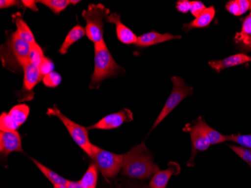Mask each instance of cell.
<instances>
[{
  "label": "cell",
  "mask_w": 251,
  "mask_h": 188,
  "mask_svg": "<svg viewBox=\"0 0 251 188\" xmlns=\"http://www.w3.org/2000/svg\"><path fill=\"white\" fill-rule=\"evenodd\" d=\"M216 10L214 6H210L206 8V9L203 11L200 16L196 18L188 24H185L183 26L184 30H191L193 29H200V28H205L211 25L215 16Z\"/></svg>",
  "instance_id": "cell-17"
},
{
  "label": "cell",
  "mask_w": 251,
  "mask_h": 188,
  "mask_svg": "<svg viewBox=\"0 0 251 188\" xmlns=\"http://www.w3.org/2000/svg\"><path fill=\"white\" fill-rule=\"evenodd\" d=\"M53 188H68L66 185H53Z\"/></svg>",
  "instance_id": "cell-38"
},
{
  "label": "cell",
  "mask_w": 251,
  "mask_h": 188,
  "mask_svg": "<svg viewBox=\"0 0 251 188\" xmlns=\"http://www.w3.org/2000/svg\"><path fill=\"white\" fill-rule=\"evenodd\" d=\"M98 168L95 163H91L79 181L82 188H97L98 181Z\"/></svg>",
  "instance_id": "cell-22"
},
{
  "label": "cell",
  "mask_w": 251,
  "mask_h": 188,
  "mask_svg": "<svg viewBox=\"0 0 251 188\" xmlns=\"http://www.w3.org/2000/svg\"><path fill=\"white\" fill-rule=\"evenodd\" d=\"M68 188H82L79 182H69L67 185Z\"/></svg>",
  "instance_id": "cell-37"
},
{
  "label": "cell",
  "mask_w": 251,
  "mask_h": 188,
  "mask_svg": "<svg viewBox=\"0 0 251 188\" xmlns=\"http://www.w3.org/2000/svg\"><path fill=\"white\" fill-rule=\"evenodd\" d=\"M133 121V114L128 108H124L118 112L113 113L101 118L94 125L87 127L88 130H114L121 127L124 123Z\"/></svg>",
  "instance_id": "cell-9"
},
{
  "label": "cell",
  "mask_w": 251,
  "mask_h": 188,
  "mask_svg": "<svg viewBox=\"0 0 251 188\" xmlns=\"http://www.w3.org/2000/svg\"><path fill=\"white\" fill-rule=\"evenodd\" d=\"M181 39L180 36H175L173 34L166 32V33H160L156 31L147 32V33L138 36V40L135 45L140 48H147L157 44L163 43L168 41L175 40V39Z\"/></svg>",
  "instance_id": "cell-14"
},
{
  "label": "cell",
  "mask_w": 251,
  "mask_h": 188,
  "mask_svg": "<svg viewBox=\"0 0 251 188\" xmlns=\"http://www.w3.org/2000/svg\"><path fill=\"white\" fill-rule=\"evenodd\" d=\"M159 171L145 142L132 148L124 155L122 173L130 179L145 180Z\"/></svg>",
  "instance_id": "cell-1"
},
{
  "label": "cell",
  "mask_w": 251,
  "mask_h": 188,
  "mask_svg": "<svg viewBox=\"0 0 251 188\" xmlns=\"http://www.w3.org/2000/svg\"><path fill=\"white\" fill-rule=\"evenodd\" d=\"M8 49L10 54H11L14 60L21 67L29 61L31 45L21 39L17 32L11 34V37L8 40Z\"/></svg>",
  "instance_id": "cell-10"
},
{
  "label": "cell",
  "mask_w": 251,
  "mask_h": 188,
  "mask_svg": "<svg viewBox=\"0 0 251 188\" xmlns=\"http://www.w3.org/2000/svg\"><path fill=\"white\" fill-rule=\"evenodd\" d=\"M13 21L16 25L17 33L19 35L21 39L26 41L30 45L36 43V39H35V36H34L32 30L28 26L27 24L24 21L20 12L13 15Z\"/></svg>",
  "instance_id": "cell-19"
},
{
  "label": "cell",
  "mask_w": 251,
  "mask_h": 188,
  "mask_svg": "<svg viewBox=\"0 0 251 188\" xmlns=\"http://www.w3.org/2000/svg\"><path fill=\"white\" fill-rule=\"evenodd\" d=\"M43 4L45 6L50 8L55 15H60V12L64 11L70 5H76L80 1L74 0H39L37 3Z\"/></svg>",
  "instance_id": "cell-23"
},
{
  "label": "cell",
  "mask_w": 251,
  "mask_h": 188,
  "mask_svg": "<svg viewBox=\"0 0 251 188\" xmlns=\"http://www.w3.org/2000/svg\"><path fill=\"white\" fill-rule=\"evenodd\" d=\"M36 3H37V1H34V0H24V1H21V4L24 6L29 8V9L33 11H37L39 10L38 9Z\"/></svg>",
  "instance_id": "cell-34"
},
{
  "label": "cell",
  "mask_w": 251,
  "mask_h": 188,
  "mask_svg": "<svg viewBox=\"0 0 251 188\" xmlns=\"http://www.w3.org/2000/svg\"><path fill=\"white\" fill-rule=\"evenodd\" d=\"M110 15V11L101 4H90L83 11L86 21L85 32L87 38L95 44L104 40V19Z\"/></svg>",
  "instance_id": "cell-3"
},
{
  "label": "cell",
  "mask_w": 251,
  "mask_h": 188,
  "mask_svg": "<svg viewBox=\"0 0 251 188\" xmlns=\"http://www.w3.org/2000/svg\"><path fill=\"white\" fill-rule=\"evenodd\" d=\"M31 160H32L34 164L37 166L38 169L45 175V177L47 178L53 184V185H66V186H67L68 183H69L70 181L66 180V179L62 177L61 175L53 172L51 169L48 168L47 166H45V165L36 161V159L31 158Z\"/></svg>",
  "instance_id": "cell-21"
},
{
  "label": "cell",
  "mask_w": 251,
  "mask_h": 188,
  "mask_svg": "<svg viewBox=\"0 0 251 188\" xmlns=\"http://www.w3.org/2000/svg\"><path fill=\"white\" fill-rule=\"evenodd\" d=\"M241 44V49L244 52H251V36Z\"/></svg>",
  "instance_id": "cell-36"
},
{
  "label": "cell",
  "mask_w": 251,
  "mask_h": 188,
  "mask_svg": "<svg viewBox=\"0 0 251 188\" xmlns=\"http://www.w3.org/2000/svg\"><path fill=\"white\" fill-rule=\"evenodd\" d=\"M39 70H40L41 74L42 76H47V75L50 74L52 72H53V69H54V63L50 60L49 58L45 56L43 61L41 63L40 66H39Z\"/></svg>",
  "instance_id": "cell-29"
},
{
  "label": "cell",
  "mask_w": 251,
  "mask_h": 188,
  "mask_svg": "<svg viewBox=\"0 0 251 188\" xmlns=\"http://www.w3.org/2000/svg\"><path fill=\"white\" fill-rule=\"evenodd\" d=\"M251 36V12L245 18L242 23V30L235 34V40L237 43H242Z\"/></svg>",
  "instance_id": "cell-24"
},
{
  "label": "cell",
  "mask_w": 251,
  "mask_h": 188,
  "mask_svg": "<svg viewBox=\"0 0 251 188\" xmlns=\"http://www.w3.org/2000/svg\"><path fill=\"white\" fill-rule=\"evenodd\" d=\"M91 159L105 179H115L122 170L124 155H117L93 145Z\"/></svg>",
  "instance_id": "cell-4"
},
{
  "label": "cell",
  "mask_w": 251,
  "mask_h": 188,
  "mask_svg": "<svg viewBox=\"0 0 251 188\" xmlns=\"http://www.w3.org/2000/svg\"><path fill=\"white\" fill-rule=\"evenodd\" d=\"M106 22L115 24L116 25L117 37L118 40L125 45H135L137 43L138 36L129 27L124 25L121 21V15L116 12L110 14L106 19Z\"/></svg>",
  "instance_id": "cell-12"
},
{
  "label": "cell",
  "mask_w": 251,
  "mask_h": 188,
  "mask_svg": "<svg viewBox=\"0 0 251 188\" xmlns=\"http://www.w3.org/2000/svg\"><path fill=\"white\" fill-rule=\"evenodd\" d=\"M226 9L229 11V13L235 15V16H240L241 8L239 0L229 1L226 5Z\"/></svg>",
  "instance_id": "cell-31"
},
{
  "label": "cell",
  "mask_w": 251,
  "mask_h": 188,
  "mask_svg": "<svg viewBox=\"0 0 251 188\" xmlns=\"http://www.w3.org/2000/svg\"><path fill=\"white\" fill-rule=\"evenodd\" d=\"M190 2L188 0H179L176 3V8L180 13H188L190 10Z\"/></svg>",
  "instance_id": "cell-32"
},
{
  "label": "cell",
  "mask_w": 251,
  "mask_h": 188,
  "mask_svg": "<svg viewBox=\"0 0 251 188\" xmlns=\"http://www.w3.org/2000/svg\"><path fill=\"white\" fill-rule=\"evenodd\" d=\"M22 68L24 71V89L30 91L42 81L43 76L41 74L39 66L31 62L28 61Z\"/></svg>",
  "instance_id": "cell-16"
},
{
  "label": "cell",
  "mask_w": 251,
  "mask_h": 188,
  "mask_svg": "<svg viewBox=\"0 0 251 188\" xmlns=\"http://www.w3.org/2000/svg\"><path fill=\"white\" fill-rule=\"evenodd\" d=\"M122 68L111 56L105 41L94 45V69L90 89H98L105 79L119 74Z\"/></svg>",
  "instance_id": "cell-2"
},
{
  "label": "cell",
  "mask_w": 251,
  "mask_h": 188,
  "mask_svg": "<svg viewBox=\"0 0 251 188\" xmlns=\"http://www.w3.org/2000/svg\"><path fill=\"white\" fill-rule=\"evenodd\" d=\"M45 58L43 50L37 42L34 43L33 45H31L30 52H29V62L36 66H39Z\"/></svg>",
  "instance_id": "cell-25"
},
{
  "label": "cell",
  "mask_w": 251,
  "mask_h": 188,
  "mask_svg": "<svg viewBox=\"0 0 251 188\" xmlns=\"http://www.w3.org/2000/svg\"><path fill=\"white\" fill-rule=\"evenodd\" d=\"M250 62H251V56H248L245 53H240L224 58L222 60L209 61L208 65L217 73H220L224 69L245 64V63H250Z\"/></svg>",
  "instance_id": "cell-15"
},
{
  "label": "cell",
  "mask_w": 251,
  "mask_h": 188,
  "mask_svg": "<svg viewBox=\"0 0 251 188\" xmlns=\"http://www.w3.org/2000/svg\"><path fill=\"white\" fill-rule=\"evenodd\" d=\"M227 137H228V141L235 142L239 145V146L251 150V134H248V135L232 134V135H227Z\"/></svg>",
  "instance_id": "cell-26"
},
{
  "label": "cell",
  "mask_w": 251,
  "mask_h": 188,
  "mask_svg": "<svg viewBox=\"0 0 251 188\" xmlns=\"http://www.w3.org/2000/svg\"><path fill=\"white\" fill-rule=\"evenodd\" d=\"M172 81L173 84L172 93L169 95L167 101L165 103L164 107L155 121L152 127L151 131H153L184 99L193 94V87L187 85L184 79L178 76H174L172 78Z\"/></svg>",
  "instance_id": "cell-6"
},
{
  "label": "cell",
  "mask_w": 251,
  "mask_h": 188,
  "mask_svg": "<svg viewBox=\"0 0 251 188\" xmlns=\"http://www.w3.org/2000/svg\"><path fill=\"white\" fill-rule=\"evenodd\" d=\"M239 3H240L241 15H242L250 9V1L239 0Z\"/></svg>",
  "instance_id": "cell-35"
},
{
  "label": "cell",
  "mask_w": 251,
  "mask_h": 188,
  "mask_svg": "<svg viewBox=\"0 0 251 188\" xmlns=\"http://www.w3.org/2000/svg\"><path fill=\"white\" fill-rule=\"evenodd\" d=\"M21 3L19 1L16 0H1L0 1V8L3 9V8H8L10 7L17 6Z\"/></svg>",
  "instance_id": "cell-33"
},
{
  "label": "cell",
  "mask_w": 251,
  "mask_h": 188,
  "mask_svg": "<svg viewBox=\"0 0 251 188\" xmlns=\"http://www.w3.org/2000/svg\"><path fill=\"white\" fill-rule=\"evenodd\" d=\"M0 152L6 158L12 152L24 153L21 138L18 131L0 132Z\"/></svg>",
  "instance_id": "cell-11"
},
{
  "label": "cell",
  "mask_w": 251,
  "mask_h": 188,
  "mask_svg": "<svg viewBox=\"0 0 251 188\" xmlns=\"http://www.w3.org/2000/svg\"><path fill=\"white\" fill-rule=\"evenodd\" d=\"M190 134L192 140V153L191 157L187 162V166H193L194 160L199 151H204L209 148L211 143L208 137L204 134V131L201 130L197 121L193 124H188L184 129Z\"/></svg>",
  "instance_id": "cell-8"
},
{
  "label": "cell",
  "mask_w": 251,
  "mask_h": 188,
  "mask_svg": "<svg viewBox=\"0 0 251 188\" xmlns=\"http://www.w3.org/2000/svg\"><path fill=\"white\" fill-rule=\"evenodd\" d=\"M180 166L177 162H169V167L159 170L152 176L149 188H166L171 177L180 174Z\"/></svg>",
  "instance_id": "cell-13"
},
{
  "label": "cell",
  "mask_w": 251,
  "mask_h": 188,
  "mask_svg": "<svg viewBox=\"0 0 251 188\" xmlns=\"http://www.w3.org/2000/svg\"><path fill=\"white\" fill-rule=\"evenodd\" d=\"M62 81V77L58 73L52 72L50 74L45 76L42 79L43 84L47 87L50 88H55L57 86L60 85Z\"/></svg>",
  "instance_id": "cell-27"
},
{
  "label": "cell",
  "mask_w": 251,
  "mask_h": 188,
  "mask_svg": "<svg viewBox=\"0 0 251 188\" xmlns=\"http://www.w3.org/2000/svg\"><path fill=\"white\" fill-rule=\"evenodd\" d=\"M30 108L26 104L16 105L9 112H2L0 116V129L2 131H18L29 117Z\"/></svg>",
  "instance_id": "cell-7"
},
{
  "label": "cell",
  "mask_w": 251,
  "mask_h": 188,
  "mask_svg": "<svg viewBox=\"0 0 251 188\" xmlns=\"http://www.w3.org/2000/svg\"><path fill=\"white\" fill-rule=\"evenodd\" d=\"M250 9L251 10V0L250 1Z\"/></svg>",
  "instance_id": "cell-39"
},
{
  "label": "cell",
  "mask_w": 251,
  "mask_h": 188,
  "mask_svg": "<svg viewBox=\"0 0 251 188\" xmlns=\"http://www.w3.org/2000/svg\"><path fill=\"white\" fill-rule=\"evenodd\" d=\"M229 148H230L238 156L240 157L244 161H245L251 167V149H248V148H244V147L242 146H233V145H230Z\"/></svg>",
  "instance_id": "cell-28"
},
{
  "label": "cell",
  "mask_w": 251,
  "mask_h": 188,
  "mask_svg": "<svg viewBox=\"0 0 251 188\" xmlns=\"http://www.w3.org/2000/svg\"><path fill=\"white\" fill-rule=\"evenodd\" d=\"M86 35L85 28L81 27V25H76L70 32H68L67 36L65 38L63 44L59 49V53L60 54H66L70 47L78 42L80 39H82Z\"/></svg>",
  "instance_id": "cell-18"
},
{
  "label": "cell",
  "mask_w": 251,
  "mask_h": 188,
  "mask_svg": "<svg viewBox=\"0 0 251 188\" xmlns=\"http://www.w3.org/2000/svg\"><path fill=\"white\" fill-rule=\"evenodd\" d=\"M205 9L206 7L201 1H191L190 2V11L195 18L200 16Z\"/></svg>",
  "instance_id": "cell-30"
},
{
  "label": "cell",
  "mask_w": 251,
  "mask_h": 188,
  "mask_svg": "<svg viewBox=\"0 0 251 188\" xmlns=\"http://www.w3.org/2000/svg\"><path fill=\"white\" fill-rule=\"evenodd\" d=\"M47 114L50 116L53 115L58 117L63 125L67 129L68 132L74 140V142L91 158L93 144L90 142V138H89L88 129L79 125L77 123L66 117L56 107V105H54L52 108H49L48 109Z\"/></svg>",
  "instance_id": "cell-5"
},
{
  "label": "cell",
  "mask_w": 251,
  "mask_h": 188,
  "mask_svg": "<svg viewBox=\"0 0 251 188\" xmlns=\"http://www.w3.org/2000/svg\"><path fill=\"white\" fill-rule=\"evenodd\" d=\"M197 122L201 127V130L204 131V134L208 137V140L210 141L211 145H215V144L223 143V142L228 141V137L227 135L221 134L218 131H215L212 127L206 124L202 117H199L197 120Z\"/></svg>",
  "instance_id": "cell-20"
}]
</instances>
